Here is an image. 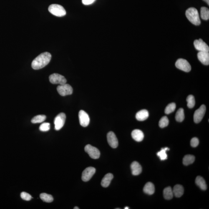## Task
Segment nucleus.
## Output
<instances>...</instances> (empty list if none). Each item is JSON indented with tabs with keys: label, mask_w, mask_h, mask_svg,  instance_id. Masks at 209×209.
I'll list each match as a JSON object with an SVG mask.
<instances>
[{
	"label": "nucleus",
	"mask_w": 209,
	"mask_h": 209,
	"mask_svg": "<svg viewBox=\"0 0 209 209\" xmlns=\"http://www.w3.org/2000/svg\"><path fill=\"white\" fill-rule=\"evenodd\" d=\"M50 53L45 52L39 55L32 61L31 67L33 69L38 70L43 68L49 63L51 60Z\"/></svg>",
	"instance_id": "obj_1"
},
{
	"label": "nucleus",
	"mask_w": 209,
	"mask_h": 209,
	"mask_svg": "<svg viewBox=\"0 0 209 209\" xmlns=\"http://www.w3.org/2000/svg\"><path fill=\"white\" fill-rule=\"evenodd\" d=\"M185 15L192 24L198 26L201 24V20L198 11L194 8H190L186 11Z\"/></svg>",
	"instance_id": "obj_2"
},
{
	"label": "nucleus",
	"mask_w": 209,
	"mask_h": 209,
	"mask_svg": "<svg viewBox=\"0 0 209 209\" xmlns=\"http://www.w3.org/2000/svg\"><path fill=\"white\" fill-rule=\"evenodd\" d=\"M48 10L51 14L57 17H62L66 15V13L63 7L59 4H51L49 6Z\"/></svg>",
	"instance_id": "obj_3"
},
{
	"label": "nucleus",
	"mask_w": 209,
	"mask_h": 209,
	"mask_svg": "<svg viewBox=\"0 0 209 209\" xmlns=\"http://www.w3.org/2000/svg\"><path fill=\"white\" fill-rule=\"evenodd\" d=\"M66 119V115L64 113H61L56 116L54 119L55 129L56 130H60L63 127Z\"/></svg>",
	"instance_id": "obj_4"
},
{
	"label": "nucleus",
	"mask_w": 209,
	"mask_h": 209,
	"mask_svg": "<svg viewBox=\"0 0 209 209\" xmlns=\"http://www.w3.org/2000/svg\"><path fill=\"white\" fill-rule=\"evenodd\" d=\"M175 66L177 68L185 72H190L191 69V66L188 61L183 59L177 60L175 63Z\"/></svg>",
	"instance_id": "obj_5"
},
{
	"label": "nucleus",
	"mask_w": 209,
	"mask_h": 209,
	"mask_svg": "<svg viewBox=\"0 0 209 209\" xmlns=\"http://www.w3.org/2000/svg\"><path fill=\"white\" fill-rule=\"evenodd\" d=\"M57 89L58 92L62 96L71 95L72 94V88L69 84H61L58 86Z\"/></svg>",
	"instance_id": "obj_6"
},
{
	"label": "nucleus",
	"mask_w": 209,
	"mask_h": 209,
	"mask_svg": "<svg viewBox=\"0 0 209 209\" xmlns=\"http://www.w3.org/2000/svg\"><path fill=\"white\" fill-rule=\"evenodd\" d=\"M49 81L51 83L59 84L60 85L66 84L67 80L64 76L57 73L51 74L49 77Z\"/></svg>",
	"instance_id": "obj_7"
},
{
	"label": "nucleus",
	"mask_w": 209,
	"mask_h": 209,
	"mask_svg": "<svg viewBox=\"0 0 209 209\" xmlns=\"http://www.w3.org/2000/svg\"><path fill=\"white\" fill-rule=\"evenodd\" d=\"M206 107L202 104L198 109L195 111L194 115V120L196 123H199L201 121L205 115Z\"/></svg>",
	"instance_id": "obj_8"
},
{
	"label": "nucleus",
	"mask_w": 209,
	"mask_h": 209,
	"mask_svg": "<svg viewBox=\"0 0 209 209\" xmlns=\"http://www.w3.org/2000/svg\"><path fill=\"white\" fill-rule=\"evenodd\" d=\"M84 150L91 158L98 159L100 156V152L98 149L90 145H86L84 147Z\"/></svg>",
	"instance_id": "obj_9"
},
{
	"label": "nucleus",
	"mask_w": 209,
	"mask_h": 209,
	"mask_svg": "<svg viewBox=\"0 0 209 209\" xmlns=\"http://www.w3.org/2000/svg\"><path fill=\"white\" fill-rule=\"evenodd\" d=\"M194 45L195 49L200 52H209V46L202 39L196 40L194 41Z\"/></svg>",
	"instance_id": "obj_10"
},
{
	"label": "nucleus",
	"mask_w": 209,
	"mask_h": 209,
	"mask_svg": "<svg viewBox=\"0 0 209 209\" xmlns=\"http://www.w3.org/2000/svg\"><path fill=\"white\" fill-rule=\"evenodd\" d=\"M79 118L80 125L83 127H86L89 125L90 122L89 116L85 111L83 110L79 111Z\"/></svg>",
	"instance_id": "obj_11"
},
{
	"label": "nucleus",
	"mask_w": 209,
	"mask_h": 209,
	"mask_svg": "<svg viewBox=\"0 0 209 209\" xmlns=\"http://www.w3.org/2000/svg\"><path fill=\"white\" fill-rule=\"evenodd\" d=\"M95 172L96 169L94 167H87L83 172L82 180L84 182H87L90 180Z\"/></svg>",
	"instance_id": "obj_12"
},
{
	"label": "nucleus",
	"mask_w": 209,
	"mask_h": 209,
	"mask_svg": "<svg viewBox=\"0 0 209 209\" xmlns=\"http://www.w3.org/2000/svg\"><path fill=\"white\" fill-rule=\"evenodd\" d=\"M107 142L112 148H115L118 146V141L114 132H109L107 135Z\"/></svg>",
	"instance_id": "obj_13"
},
{
	"label": "nucleus",
	"mask_w": 209,
	"mask_h": 209,
	"mask_svg": "<svg viewBox=\"0 0 209 209\" xmlns=\"http://www.w3.org/2000/svg\"><path fill=\"white\" fill-rule=\"evenodd\" d=\"M197 57L201 62L205 65L209 64V53L208 52H199Z\"/></svg>",
	"instance_id": "obj_14"
},
{
	"label": "nucleus",
	"mask_w": 209,
	"mask_h": 209,
	"mask_svg": "<svg viewBox=\"0 0 209 209\" xmlns=\"http://www.w3.org/2000/svg\"><path fill=\"white\" fill-rule=\"evenodd\" d=\"M132 173L134 175H138L142 172V167L139 163L134 161L132 163L131 165Z\"/></svg>",
	"instance_id": "obj_15"
},
{
	"label": "nucleus",
	"mask_w": 209,
	"mask_h": 209,
	"mask_svg": "<svg viewBox=\"0 0 209 209\" xmlns=\"http://www.w3.org/2000/svg\"><path fill=\"white\" fill-rule=\"evenodd\" d=\"M131 136L132 138L137 142H142L144 137L143 132L139 129H135L132 131Z\"/></svg>",
	"instance_id": "obj_16"
},
{
	"label": "nucleus",
	"mask_w": 209,
	"mask_h": 209,
	"mask_svg": "<svg viewBox=\"0 0 209 209\" xmlns=\"http://www.w3.org/2000/svg\"><path fill=\"white\" fill-rule=\"evenodd\" d=\"M149 115V112L147 110H142L139 111L136 114V117L137 120L139 121H145L147 119Z\"/></svg>",
	"instance_id": "obj_17"
},
{
	"label": "nucleus",
	"mask_w": 209,
	"mask_h": 209,
	"mask_svg": "<svg viewBox=\"0 0 209 209\" xmlns=\"http://www.w3.org/2000/svg\"><path fill=\"white\" fill-rule=\"evenodd\" d=\"M113 177L114 176L112 174L109 173L106 174L102 179L101 182V185L104 187H108L110 185L111 181L113 179Z\"/></svg>",
	"instance_id": "obj_18"
},
{
	"label": "nucleus",
	"mask_w": 209,
	"mask_h": 209,
	"mask_svg": "<svg viewBox=\"0 0 209 209\" xmlns=\"http://www.w3.org/2000/svg\"><path fill=\"white\" fill-rule=\"evenodd\" d=\"M143 191L147 195H152L155 191V186L151 182H147L144 187Z\"/></svg>",
	"instance_id": "obj_19"
},
{
	"label": "nucleus",
	"mask_w": 209,
	"mask_h": 209,
	"mask_svg": "<svg viewBox=\"0 0 209 209\" xmlns=\"http://www.w3.org/2000/svg\"><path fill=\"white\" fill-rule=\"evenodd\" d=\"M173 194L176 197H180L183 195L184 189L182 185H176L174 187Z\"/></svg>",
	"instance_id": "obj_20"
},
{
	"label": "nucleus",
	"mask_w": 209,
	"mask_h": 209,
	"mask_svg": "<svg viewBox=\"0 0 209 209\" xmlns=\"http://www.w3.org/2000/svg\"><path fill=\"white\" fill-rule=\"evenodd\" d=\"M196 184L200 187L201 190H206L207 189V185L204 179L201 176L197 177L195 180Z\"/></svg>",
	"instance_id": "obj_21"
},
{
	"label": "nucleus",
	"mask_w": 209,
	"mask_h": 209,
	"mask_svg": "<svg viewBox=\"0 0 209 209\" xmlns=\"http://www.w3.org/2000/svg\"><path fill=\"white\" fill-rule=\"evenodd\" d=\"M173 192L171 187H166L163 190V196L166 200H170L173 198Z\"/></svg>",
	"instance_id": "obj_22"
},
{
	"label": "nucleus",
	"mask_w": 209,
	"mask_h": 209,
	"mask_svg": "<svg viewBox=\"0 0 209 209\" xmlns=\"http://www.w3.org/2000/svg\"><path fill=\"white\" fill-rule=\"evenodd\" d=\"M195 159L194 156L190 155H187L185 156L183 159V163L185 165H188L193 163Z\"/></svg>",
	"instance_id": "obj_23"
},
{
	"label": "nucleus",
	"mask_w": 209,
	"mask_h": 209,
	"mask_svg": "<svg viewBox=\"0 0 209 209\" xmlns=\"http://www.w3.org/2000/svg\"><path fill=\"white\" fill-rule=\"evenodd\" d=\"M185 115L184 113V109L182 108H180L177 110L176 114L175 115L176 120L177 122H182L185 119Z\"/></svg>",
	"instance_id": "obj_24"
},
{
	"label": "nucleus",
	"mask_w": 209,
	"mask_h": 209,
	"mask_svg": "<svg viewBox=\"0 0 209 209\" xmlns=\"http://www.w3.org/2000/svg\"><path fill=\"white\" fill-rule=\"evenodd\" d=\"M201 16L202 19L208 20L209 19V10L208 8L205 7L201 9Z\"/></svg>",
	"instance_id": "obj_25"
},
{
	"label": "nucleus",
	"mask_w": 209,
	"mask_h": 209,
	"mask_svg": "<svg viewBox=\"0 0 209 209\" xmlns=\"http://www.w3.org/2000/svg\"><path fill=\"white\" fill-rule=\"evenodd\" d=\"M169 150L168 147H166L163 148L160 152L157 153V155L158 156L161 160H165L167 159V155L166 153V151Z\"/></svg>",
	"instance_id": "obj_26"
},
{
	"label": "nucleus",
	"mask_w": 209,
	"mask_h": 209,
	"mask_svg": "<svg viewBox=\"0 0 209 209\" xmlns=\"http://www.w3.org/2000/svg\"><path fill=\"white\" fill-rule=\"evenodd\" d=\"M46 116L44 115H38L35 116L31 121L32 123H40L46 120Z\"/></svg>",
	"instance_id": "obj_27"
},
{
	"label": "nucleus",
	"mask_w": 209,
	"mask_h": 209,
	"mask_svg": "<svg viewBox=\"0 0 209 209\" xmlns=\"http://www.w3.org/2000/svg\"><path fill=\"white\" fill-rule=\"evenodd\" d=\"M40 197L41 200L46 203H51L54 200V198L52 195L46 193L41 194Z\"/></svg>",
	"instance_id": "obj_28"
},
{
	"label": "nucleus",
	"mask_w": 209,
	"mask_h": 209,
	"mask_svg": "<svg viewBox=\"0 0 209 209\" xmlns=\"http://www.w3.org/2000/svg\"><path fill=\"white\" fill-rule=\"evenodd\" d=\"M186 101L187 103V106L189 108L192 109L195 106V100L194 96L189 95L187 98Z\"/></svg>",
	"instance_id": "obj_29"
},
{
	"label": "nucleus",
	"mask_w": 209,
	"mask_h": 209,
	"mask_svg": "<svg viewBox=\"0 0 209 209\" xmlns=\"http://www.w3.org/2000/svg\"><path fill=\"white\" fill-rule=\"evenodd\" d=\"M176 104L174 103L169 104L166 107L165 112L166 114H169L173 112L176 109Z\"/></svg>",
	"instance_id": "obj_30"
},
{
	"label": "nucleus",
	"mask_w": 209,
	"mask_h": 209,
	"mask_svg": "<svg viewBox=\"0 0 209 209\" xmlns=\"http://www.w3.org/2000/svg\"><path fill=\"white\" fill-rule=\"evenodd\" d=\"M169 120L167 116H163L160 119L159 122V126L161 128H164L169 125Z\"/></svg>",
	"instance_id": "obj_31"
},
{
	"label": "nucleus",
	"mask_w": 209,
	"mask_h": 209,
	"mask_svg": "<svg viewBox=\"0 0 209 209\" xmlns=\"http://www.w3.org/2000/svg\"><path fill=\"white\" fill-rule=\"evenodd\" d=\"M50 124L49 123L45 122L41 124L39 127L40 130L43 132L47 131L50 129Z\"/></svg>",
	"instance_id": "obj_32"
},
{
	"label": "nucleus",
	"mask_w": 209,
	"mask_h": 209,
	"mask_svg": "<svg viewBox=\"0 0 209 209\" xmlns=\"http://www.w3.org/2000/svg\"><path fill=\"white\" fill-rule=\"evenodd\" d=\"M21 197L23 200L26 201H29L32 198V197L29 194L24 192H21Z\"/></svg>",
	"instance_id": "obj_33"
},
{
	"label": "nucleus",
	"mask_w": 209,
	"mask_h": 209,
	"mask_svg": "<svg viewBox=\"0 0 209 209\" xmlns=\"http://www.w3.org/2000/svg\"><path fill=\"white\" fill-rule=\"evenodd\" d=\"M199 141L197 137H193L190 141V145L193 147H196L198 145Z\"/></svg>",
	"instance_id": "obj_34"
},
{
	"label": "nucleus",
	"mask_w": 209,
	"mask_h": 209,
	"mask_svg": "<svg viewBox=\"0 0 209 209\" xmlns=\"http://www.w3.org/2000/svg\"><path fill=\"white\" fill-rule=\"evenodd\" d=\"M96 0H82L83 4L85 5H89L92 4Z\"/></svg>",
	"instance_id": "obj_35"
},
{
	"label": "nucleus",
	"mask_w": 209,
	"mask_h": 209,
	"mask_svg": "<svg viewBox=\"0 0 209 209\" xmlns=\"http://www.w3.org/2000/svg\"><path fill=\"white\" fill-rule=\"evenodd\" d=\"M203 1H205V2H206L207 3V4H208V5H209V0H203Z\"/></svg>",
	"instance_id": "obj_36"
},
{
	"label": "nucleus",
	"mask_w": 209,
	"mask_h": 209,
	"mask_svg": "<svg viewBox=\"0 0 209 209\" xmlns=\"http://www.w3.org/2000/svg\"><path fill=\"white\" fill-rule=\"evenodd\" d=\"M74 209H79V208H78V207H74Z\"/></svg>",
	"instance_id": "obj_37"
},
{
	"label": "nucleus",
	"mask_w": 209,
	"mask_h": 209,
	"mask_svg": "<svg viewBox=\"0 0 209 209\" xmlns=\"http://www.w3.org/2000/svg\"><path fill=\"white\" fill-rule=\"evenodd\" d=\"M125 209H129V207H126L125 208H124Z\"/></svg>",
	"instance_id": "obj_38"
}]
</instances>
